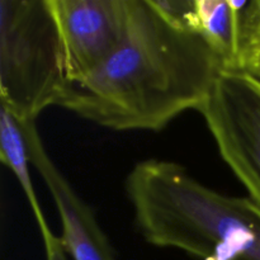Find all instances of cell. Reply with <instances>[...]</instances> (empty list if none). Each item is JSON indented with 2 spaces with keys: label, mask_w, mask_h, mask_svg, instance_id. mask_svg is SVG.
I'll use <instances>...</instances> for the list:
<instances>
[{
  "label": "cell",
  "mask_w": 260,
  "mask_h": 260,
  "mask_svg": "<svg viewBox=\"0 0 260 260\" xmlns=\"http://www.w3.org/2000/svg\"><path fill=\"white\" fill-rule=\"evenodd\" d=\"M225 69L201 36L170 24L150 0H129L118 47L85 79L69 83L58 107L113 131H160L200 111Z\"/></svg>",
  "instance_id": "cell-1"
},
{
  "label": "cell",
  "mask_w": 260,
  "mask_h": 260,
  "mask_svg": "<svg viewBox=\"0 0 260 260\" xmlns=\"http://www.w3.org/2000/svg\"><path fill=\"white\" fill-rule=\"evenodd\" d=\"M142 238L200 260H260V206L217 192L174 161L147 159L127 175Z\"/></svg>",
  "instance_id": "cell-2"
},
{
  "label": "cell",
  "mask_w": 260,
  "mask_h": 260,
  "mask_svg": "<svg viewBox=\"0 0 260 260\" xmlns=\"http://www.w3.org/2000/svg\"><path fill=\"white\" fill-rule=\"evenodd\" d=\"M65 53L50 0H0V104L30 122L60 104Z\"/></svg>",
  "instance_id": "cell-3"
},
{
  "label": "cell",
  "mask_w": 260,
  "mask_h": 260,
  "mask_svg": "<svg viewBox=\"0 0 260 260\" xmlns=\"http://www.w3.org/2000/svg\"><path fill=\"white\" fill-rule=\"evenodd\" d=\"M198 112L223 161L260 206V79L225 69Z\"/></svg>",
  "instance_id": "cell-4"
},
{
  "label": "cell",
  "mask_w": 260,
  "mask_h": 260,
  "mask_svg": "<svg viewBox=\"0 0 260 260\" xmlns=\"http://www.w3.org/2000/svg\"><path fill=\"white\" fill-rule=\"evenodd\" d=\"M65 53L69 83L85 79L118 47L129 0H50Z\"/></svg>",
  "instance_id": "cell-5"
},
{
  "label": "cell",
  "mask_w": 260,
  "mask_h": 260,
  "mask_svg": "<svg viewBox=\"0 0 260 260\" xmlns=\"http://www.w3.org/2000/svg\"><path fill=\"white\" fill-rule=\"evenodd\" d=\"M30 164L45 182L62 226L61 241L71 260H116L95 215L45 149L35 121L22 122Z\"/></svg>",
  "instance_id": "cell-6"
},
{
  "label": "cell",
  "mask_w": 260,
  "mask_h": 260,
  "mask_svg": "<svg viewBox=\"0 0 260 260\" xmlns=\"http://www.w3.org/2000/svg\"><path fill=\"white\" fill-rule=\"evenodd\" d=\"M246 4L248 0H194L190 32L201 36L230 70H238L241 15Z\"/></svg>",
  "instance_id": "cell-7"
},
{
  "label": "cell",
  "mask_w": 260,
  "mask_h": 260,
  "mask_svg": "<svg viewBox=\"0 0 260 260\" xmlns=\"http://www.w3.org/2000/svg\"><path fill=\"white\" fill-rule=\"evenodd\" d=\"M0 160L5 167L12 170L14 177L17 178L30 211L35 216L42 240L46 241L52 238L55 234L48 226L33 187L29 170V165L32 164H30L29 151H28L22 122L2 104H0Z\"/></svg>",
  "instance_id": "cell-8"
},
{
  "label": "cell",
  "mask_w": 260,
  "mask_h": 260,
  "mask_svg": "<svg viewBox=\"0 0 260 260\" xmlns=\"http://www.w3.org/2000/svg\"><path fill=\"white\" fill-rule=\"evenodd\" d=\"M43 245H45L46 260H70L60 236L53 235L48 240L43 241Z\"/></svg>",
  "instance_id": "cell-9"
},
{
  "label": "cell",
  "mask_w": 260,
  "mask_h": 260,
  "mask_svg": "<svg viewBox=\"0 0 260 260\" xmlns=\"http://www.w3.org/2000/svg\"><path fill=\"white\" fill-rule=\"evenodd\" d=\"M239 70L246 71V73L251 74V75L260 79V50L251 53V55L246 56V57L241 61Z\"/></svg>",
  "instance_id": "cell-10"
}]
</instances>
